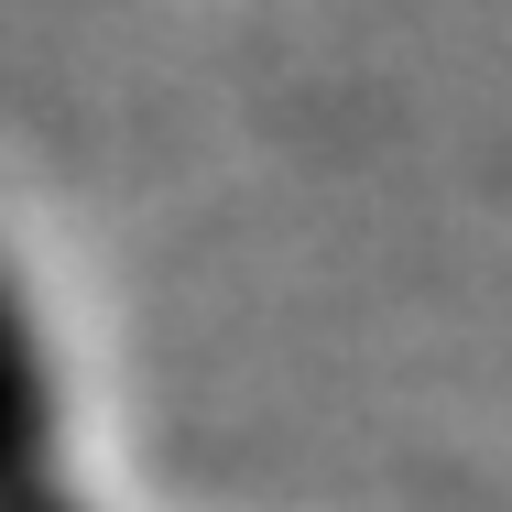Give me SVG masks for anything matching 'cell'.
<instances>
[{
    "instance_id": "6da1fadb",
    "label": "cell",
    "mask_w": 512,
    "mask_h": 512,
    "mask_svg": "<svg viewBox=\"0 0 512 512\" xmlns=\"http://www.w3.org/2000/svg\"><path fill=\"white\" fill-rule=\"evenodd\" d=\"M0 512H88L66 469V393H55L44 327L11 262H0Z\"/></svg>"
}]
</instances>
